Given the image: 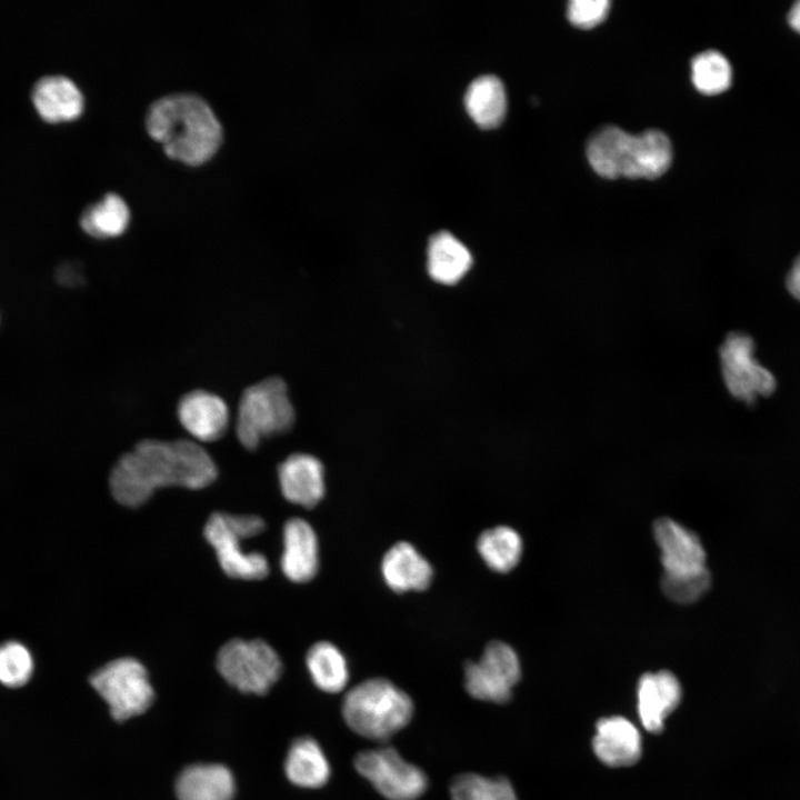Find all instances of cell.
Listing matches in <instances>:
<instances>
[{"mask_svg":"<svg viewBox=\"0 0 800 800\" xmlns=\"http://www.w3.org/2000/svg\"><path fill=\"white\" fill-rule=\"evenodd\" d=\"M218 469L209 453L186 439H147L124 453L110 473V490L121 504L136 508L160 488L178 486L202 489L211 484Z\"/></svg>","mask_w":800,"mask_h":800,"instance_id":"1","label":"cell"},{"mask_svg":"<svg viewBox=\"0 0 800 800\" xmlns=\"http://www.w3.org/2000/svg\"><path fill=\"white\" fill-rule=\"evenodd\" d=\"M146 127L166 153L188 164L210 159L222 139V128L210 104L190 92L157 99L148 109Z\"/></svg>","mask_w":800,"mask_h":800,"instance_id":"2","label":"cell"},{"mask_svg":"<svg viewBox=\"0 0 800 800\" xmlns=\"http://www.w3.org/2000/svg\"><path fill=\"white\" fill-rule=\"evenodd\" d=\"M341 712L353 732L370 740L384 741L410 722L413 702L391 681L372 678L346 693Z\"/></svg>","mask_w":800,"mask_h":800,"instance_id":"3","label":"cell"},{"mask_svg":"<svg viewBox=\"0 0 800 800\" xmlns=\"http://www.w3.org/2000/svg\"><path fill=\"white\" fill-rule=\"evenodd\" d=\"M294 408L286 382L270 377L248 387L241 394L236 421L240 443L253 450L269 437L283 433L294 422Z\"/></svg>","mask_w":800,"mask_h":800,"instance_id":"4","label":"cell"},{"mask_svg":"<svg viewBox=\"0 0 800 800\" xmlns=\"http://www.w3.org/2000/svg\"><path fill=\"white\" fill-rule=\"evenodd\" d=\"M264 528V521L254 514L214 512L208 519L203 533L227 576L259 580L269 573L268 559L260 552L246 550L243 543Z\"/></svg>","mask_w":800,"mask_h":800,"instance_id":"5","label":"cell"},{"mask_svg":"<svg viewBox=\"0 0 800 800\" xmlns=\"http://www.w3.org/2000/svg\"><path fill=\"white\" fill-rule=\"evenodd\" d=\"M602 157L609 179H654L668 170L672 148L669 138L659 130L632 136L614 126L606 139Z\"/></svg>","mask_w":800,"mask_h":800,"instance_id":"6","label":"cell"},{"mask_svg":"<svg viewBox=\"0 0 800 800\" xmlns=\"http://www.w3.org/2000/svg\"><path fill=\"white\" fill-rule=\"evenodd\" d=\"M217 669L238 690L264 694L280 678L282 663L263 640L232 639L219 650Z\"/></svg>","mask_w":800,"mask_h":800,"instance_id":"7","label":"cell"},{"mask_svg":"<svg viewBox=\"0 0 800 800\" xmlns=\"http://www.w3.org/2000/svg\"><path fill=\"white\" fill-rule=\"evenodd\" d=\"M90 683L117 721L143 713L154 697L146 668L134 658L112 660L91 676Z\"/></svg>","mask_w":800,"mask_h":800,"instance_id":"8","label":"cell"},{"mask_svg":"<svg viewBox=\"0 0 800 800\" xmlns=\"http://www.w3.org/2000/svg\"><path fill=\"white\" fill-rule=\"evenodd\" d=\"M354 768L388 800H417L428 787L426 773L392 747L359 752Z\"/></svg>","mask_w":800,"mask_h":800,"instance_id":"9","label":"cell"},{"mask_svg":"<svg viewBox=\"0 0 800 800\" xmlns=\"http://www.w3.org/2000/svg\"><path fill=\"white\" fill-rule=\"evenodd\" d=\"M521 677L516 651L502 641L487 644L478 661L464 666V688L474 699L506 703Z\"/></svg>","mask_w":800,"mask_h":800,"instance_id":"10","label":"cell"},{"mask_svg":"<svg viewBox=\"0 0 800 800\" xmlns=\"http://www.w3.org/2000/svg\"><path fill=\"white\" fill-rule=\"evenodd\" d=\"M720 364L728 391L747 404L776 389L773 374L757 361L753 340L746 333L732 332L726 338L720 347Z\"/></svg>","mask_w":800,"mask_h":800,"instance_id":"11","label":"cell"},{"mask_svg":"<svg viewBox=\"0 0 800 800\" xmlns=\"http://www.w3.org/2000/svg\"><path fill=\"white\" fill-rule=\"evenodd\" d=\"M681 696V684L672 672L660 670L642 674L637 684V712L642 727L652 733L661 732Z\"/></svg>","mask_w":800,"mask_h":800,"instance_id":"12","label":"cell"},{"mask_svg":"<svg viewBox=\"0 0 800 800\" xmlns=\"http://www.w3.org/2000/svg\"><path fill=\"white\" fill-rule=\"evenodd\" d=\"M653 534L661 550L664 573L683 574L706 567V550L696 533L669 518L653 524Z\"/></svg>","mask_w":800,"mask_h":800,"instance_id":"13","label":"cell"},{"mask_svg":"<svg viewBox=\"0 0 800 800\" xmlns=\"http://www.w3.org/2000/svg\"><path fill=\"white\" fill-rule=\"evenodd\" d=\"M177 412L186 431L201 442L220 439L229 426L227 403L219 396L206 390L186 393L178 403Z\"/></svg>","mask_w":800,"mask_h":800,"instance_id":"14","label":"cell"},{"mask_svg":"<svg viewBox=\"0 0 800 800\" xmlns=\"http://www.w3.org/2000/svg\"><path fill=\"white\" fill-rule=\"evenodd\" d=\"M592 749L606 766L628 767L640 759L642 739L640 731L630 720L621 716H610L597 722Z\"/></svg>","mask_w":800,"mask_h":800,"instance_id":"15","label":"cell"},{"mask_svg":"<svg viewBox=\"0 0 800 800\" xmlns=\"http://www.w3.org/2000/svg\"><path fill=\"white\" fill-rule=\"evenodd\" d=\"M283 497L291 503L313 508L324 496V468L309 453H293L278 468Z\"/></svg>","mask_w":800,"mask_h":800,"instance_id":"16","label":"cell"},{"mask_svg":"<svg viewBox=\"0 0 800 800\" xmlns=\"http://www.w3.org/2000/svg\"><path fill=\"white\" fill-rule=\"evenodd\" d=\"M284 576L297 583L310 581L319 569L317 534L306 520L292 518L283 527V551L280 560Z\"/></svg>","mask_w":800,"mask_h":800,"instance_id":"17","label":"cell"},{"mask_svg":"<svg viewBox=\"0 0 800 800\" xmlns=\"http://www.w3.org/2000/svg\"><path fill=\"white\" fill-rule=\"evenodd\" d=\"M381 573L386 584L396 592L421 591L429 587L433 569L411 543L401 541L383 556Z\"/></svg>","mask_w":800,"mask_h":800,"instance_id":"18","label":"cell"},{"mask_svg":"<svg viewBox=\"0 0 800 800\" xmlns=\"http://www.w3.org/2000/svg\"><path fill=\"white\" fill-rule=\"evenodd\" d=\"M38 113L47 121L58 122L77 118L83 109V96L68 77L50 74L38 79L31 91Z\"/></svg>","mask_w":800,"mask_h":800,"instance_id":"19","label":"cell"},{"mask_svg":"<svg viewBox=\"0 0 800 800\" xmlns=\"http://www.w3.org/2000/svg\"><path fill=\"white\" fill-rule=\"evenodd\" d=\"M472 261L469 249L449 231H439L430 238L427 268L436 282L458 283L470 270Z\"/></svg>","mask_w":800,"mask_h":800,"instance_id":"20","label":"cell"},{"mask_svg":"<svg viewBox=\"0 0 800 800\" xmlns=\"http://www.w3.org/2000/svg\"><path fill=\"white\" fill-rule=\"evenodd\" d=\"M176 791L178 800H231L234 780L222 764H193L180 773Z\"/></svg>","mask_w":800,"mask_h":800,"instance_id":"21","label":"cell"},{"mask_svg":"<svg viewBox=\"0 0 800 800\" xmlns=\"http://www.w3.org/2000/svg\"><path fill=\"white\" fill-rule=\"evenodd\" d=\"M284 770L288 779L301 788L316 789L330 778V764L319 743L311 737H301L288 751Z\"/></svg>","mask_w":800,"mask_h":800,"instance_id":"22","label":"cell"},{"mask_svg":"<svg viewBox=\"0 0 800 800\" xmlns=\"http://www.w3.org/2000/svg\"><path fill=\"white\" fill-rule=\"evenodd\" d=\"M464 106L480 128L500 126L507 111V96L501 80L491 74L474 79L467 89Z\"/></svg>","mask_w":800,"mask_h":800,"instance_id":"23","label":"cell"},{"mask_svg":"<svg viewBox=\"0 0 800 800\" xmlns=\"http://www.w3.org/2000/svg\"><path fill=\"white\" fill-rule=\"evenodd\" d=\"M306 664L313 683L324 692H340L348 683L349 668L346 657L331 642L314 643L307 653Z\"/></svg>","mask_w":800,"mask_h":800,"instance_id":"24","label":"cell"},{"mask_svg":"<svg viewBox=\"0 0 800 800\" xmlns=\"http://www.w3.org/2000/svg\"><path fill=\"white\" fill-rule=\"evenodd\" d=\"M130 221L127 202L118 193H106L102 199L90 203L80 217V226L88 234L104 239L124 232Z\"/></svg>","mask_w":800,"mask_h":800,"instance_id":"25","label":"cell"},{"mask_svg":"<svg viewBox=\"0 0 800 800\" xmlns=\"http://www.w3.org/2000/svg\"><path fill=\"white\" fill-rule=\"evenodd\" d=\"M477 550L484 563L493 571L506 573L521 559L523 544L519 533L507 526L483 531L477 540Z\"/></svg>","mask_w":800,"mask_h":800,"instance_id":"26","label":"cell"},{"mask_svg":"<svg viewBox=\"0 0 800 800\" xmlns=\"http://www.w3.org/2000/svg\"><path fill=\"white\" fill-rule=\"evenodd\" d=\"M450 796L451 800H518L506 777L489 778L473 772L457 776L451 782Z\"/></svg>","mask_w":800,"mask_h":800,"instance_id":"27","label":"cell"},{"mask_svg":"<svg viewBox=\"0 0 800 800\" xmlns=\"http://www.w3.org/2000/svg\"><path fill=\"white\" fill-rule=\"evenodd\" d=\"M691 74L697 90L704 94H718L730 87L732 70L721 52L707 50L693 58Z\"/></svg>","mask_w":800,"mask_h":800,"instance_id":"28","label":"cell"},{"mask_svg":"<svg viewBox=\"0 0 800 800\" xmlns=\"http://www.w3.org/2000/svg\"><path fill=\"white\" fill-rule=\"evenodd\" d=\"M34 671L30 650L20 641L8 640L0 644V683L19 688L29 682Z\"/></svg>","mask_w":800,"mask_h":800,"instance_id":"29","label":"cell"},{"mask_svg":"<svg viewBox=\"0 0 800 800\" xmlns=\"http://www.w3.org/2000/svg\"><path fill=\"white\" fill-rule=\"evenodd\" d=\"M660 584L664 596L671 601L690 604L710 589L711 574L708 568L683 574L664 573Z\"/></svg>","mask_w":800,"mask_h":800,"instance_id":"30","label":"cell"},{"mask_svg":"<svg viewBox=\"0 0 800 800\" xmlns=\"http://www.w3.org/2000/svg\"><path fill=\"white\" fill-rule=\"evenodd\" d=\"M610 9L608 0H572L568 3V19L579 28H592L602 22Z\"/></svg>","mask_w":800,"mask_h":800,"instance_id":"31","label":"cell"},{"mask_svg":"<svg viewBox=\"0 0 800 800\" xmlns=\"http://www.w3.org/2000/svg\"><path fill=\"white\" fill-rule=\"evenodd\" d=\"M787 287L789 292L800 300V254L794 260L790 272L787 277Z\"/></svg>","mask_w":800,"mask_h":800,"instance_id":"32","label":"cell"},{"mask_svg":"<svg viewBox=\"0 0 800 800\" xmlns=\"http://www.w3.org/2000/svg\"><path fill=\"white\" fill-rule=\"evenodd\" d=\"M788 22L792 29L800 32V0L794 2L788 12Z\"/></svg>","mask_w":800,"mask_h":800,"instance_id":"33","label":"cell"}]
</instances>
